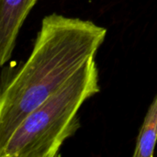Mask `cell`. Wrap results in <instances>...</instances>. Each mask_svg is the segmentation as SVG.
Listing matches in <instances>:
<instances>
[{
	"label": "cell",
	"mask_w": 157,
	"mask_h": 157,
	"mask_svg": "<svg viewBox=\"0 0 157 157\" xmlns=\"http://www.w3.org/2000/svg\"><path fill=\"white\" fill-rule=\"evenodd\" d=\"M99 91L98 69L92 58L23 120L0 148V157L58 156L64 142L80 128L82 105Z\"/></svg>",
	"instance_id": "2"
},
{
	"label": "cell",
	"mask_w": 157,
	"mask_h": 157,
	"mask_svg": "<svg viewBox=\"0 0 157 157\" xmlns=\"http://www.w3.org/2000/svg\"><path fill=\"white\" fill-rule=\"evenodd\" d=\"M106 35L91 20L56 13L42 18L31 53L1 90L0 148L33 109L96 58Z\"/></svg>",
	"instance_id": "1"
},
{
	"label": "cell",
	"mask_w": 157,
	"mask_h": 157,
	"mask_svg": "<svg viewBox=\"0 0 157 157\" xmlns=\"http://www.w3.org/2000/svg\"><path fill=\"white\" fill-rule=\"evenodd\" d=\"M157 144V96L153 100L140 129L134 157L154 156Z\"/></svg>",
	"instance_id": "4"
},
{
	"label": "cell",
	"mask_w": 157,
	"mask_h": 157,
	"mask_svg": "<svg viewBox=\"0 0 157 157\" xmlns=\"http://www.w3.org/2000/svg\"><path fill=\"white\" fill-rule=\"evenodd\" d=\"M38 0H0V64L11 58L18 32Z\"/></svg>",
	"instance_id": "3"
}]
</instances>
